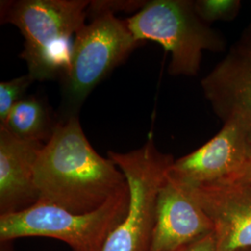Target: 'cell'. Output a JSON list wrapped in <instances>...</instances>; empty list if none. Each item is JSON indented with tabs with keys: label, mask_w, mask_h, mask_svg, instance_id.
Here are the masks:
<instances>
[{
	"label": "cell",
	"mask_w": 251,
	"mask_h": 251,
	"mask_svg": "<svg viewBox=\"0 0 251 251\" xmlns=\"http://www.w3.org/2000/svg\"><path fill=\"white\" fill-rule=\"evenodd\" d=\"M35 182L40 201L76 214L98 209L127 188L120 169L91 146L77 115L58 122L39 152Z\"/></svg>",
	"instance_id": "obj_1"
},
{
	"label": "cell",
	"mask_w": 251,
	"mask_h": 251,
	"mask_svg": "<svg viewBox=\"0 0 251 251\" xmlns=\"http://www.w3.org/2000/svg\"><path fill=\"white\" fill-rule=\"evenodd\" d=\"M90 4L88 0L1 1V24L17 27L24 36L20 57L34 81L65 75L72 37L85 25Z\"/></svg>",
	"instance_id": "obj_2"
},
{
	"label": "cell",
	"mask_w": 251,
	"mask_h": 251,
	"mask_svg": "<svg viewBox=\"0 0 251 251\" xmlns=\"http://www.w3.org/2000/svg\"><path fill=\"white\" fill-rule=\"evenodd\" d=\"M129 201L128 185L98 209L85 214L38 200L22 211L0 216V241L50 237L67 244L72 251H102L110 234L126 215Z\"/></svg>",
	"instance_id": "obj_3"
},
{
	"label": "cell",
	"mask_w": 251,
	"mask_h": 251,
	"mask_svg": "<svg viewBox=\"0 0 251 251\" xmlns=\"http://www.w3.org/2000/svg\"><path fill=\"white\" fill-rule=\"evenodd\" d=\"M126 22L139 43L156 42L171 53L172 75H196L203 51L222 50L225 45L198 17L193 1H149Z\"/></svg>",
	"instance_id": "obj_4"
},
{
	"label": "cell",
	"mask_w": 251,
	"mask_h": 251,
	"mask_svg": "<svg viewBox=\"0 0 251 251\" xmlns=\"http://www.w3.org/2000/svg\"><path fill=\"white\" fill-rule=\"evenodd\" d=\"M138 45L126 20L111 12L92 16L74 38L59 121L76 116L92 90Z\"/></svg>",
	"instance_id": "obj_5"
},
{
	"label": "cell",
	"mask_w": 251,
	"mask_h": 251,
	"mask_svg": "<svg viewBox=\"0 0 251 251\" xmlns=\"http://www.w3.org/2000/svg\"><path fill=\"white\" fill-rule=\"evenodd\" d=\"M108 157L125 175L130 201L124 220L110 234L102 251H149L158 193L174 159L156 148L152 136L139 149L109 151Z\"/></svg>",
	"instance_id": "obj_6"
},
{
	"label": "cell",
	"mask_w": 251,
	"mask_h": 251,
	"mask_svg": "<svg viewBox=\"0 0 251 251\" xmlns=\"http://www.w3.org/2000/svg\"><path fill=\"white\" fill-rule=\"evenodd\" d=\"M251 164V136L241 126L225 122L209 142L174 160L170 174L186 184L233 181Z\"/></svg>",
	"instance_id": "obj_7"
},
{
	"label": "cell",
	"mask_w": 251,
	"mask_h": 251,
	"mask_svg": "<svg viewBox=\"0 0 251 251\" xmlns=\"http://www.w3.org/2000/svg\"><path fill=\"white\" fill-rule=\"evenodd\" d=\"M181 183L210 220L216 251L251 249V185L236 181Z\"/></svg>",
	"instance_id": "obj_8"
},
{
	"label": "cell",
	"mask_w": 251,
	"mask_h": 251,
	"mask_svg": "<svg viewBox=\"0 0 251 251\" xmlns=\"http://www.w3.org/2000/svg\"><path fill=\"white\" fill-rule=\"evenodd\" d=\"M211 233V222L203 208L169 171L157 197L149 251H178Z\"/></svg>",
	"instance_id": "obj_9"
},
{
	"label": "cell",
	"mask_w": 251,
	"mask_h": 251,
	"mask_svg": "<svg viewBox=\"0 0 251 251\" xmlns=\"http://www.w3.org/2000/svg\"><path fill=\"white\" fill-rule=\"evenodd\" d=\"M44 145L22 140L0 126V216L22 211L39 200L35 168Z\"/></svg>",
	"instance_id": "obj_10"
},
{
	"label": "cell",
	"mask_w": 251,
	"mask_h": 251,
	"mask_svg": "<svg viewBox=\"0 0 251 251\" xmlns=\"http://www.w3.org/2000/svg\"><path fill=\"white\" fill-rule=\"evenodd\" d=\"M216 115L224 122L241 126L251 138V58L234 52L201 82Z\"/></svg>",
	"instance_id": "obj_11"
},
{
	"label": "cell",
	"mask_w": 251,
	"mask_h": 251,
	"mask_svg": "<svg viewBox=\"0 0 251 251\" xmlns=\"http://www.w3.org/2000/svg\"><path fill=\"white\" fill-rule=\"evenodd\" d=\"M58 122L54 120L45 101L32 95L17 102L0 126L22 140L46 144L53 134Z\"/></svg>",
	"instance_id": "obj_12"
},
{
	"label": "cell",
	"mask_w": 251,
	"mask_h": 251,
	"mask_svg": "<svg viewBox=\"0 0 251 251\" xmlns=\"http://www.w3.org/2000/svg\"><path fill=\"white\" fill-rule=\"evenodd\" d=\"M240 6L241 2L238 0H199L194 2L198 17L207 23L234 18Z\"/></svg>",
	"instance_id": "obj_13"
},
{
	"label": "cell",
	"mask_w": 251,
	"mask_h": 251,
	"mask_svg": "<svg viewBox=\"0 0 251 251\" xmlns=\"http://www.w3.org/2000/svg\"><path fill=\"white\" fill-rule=\"evenodd\" d=\"M34 82V79L27 74L13 78L11 80L0 83V122L6 120L11 109L24 99L25 92Z\"/></svg>",
	"instance_id": "obj_14"
},
{
	"label": "cell",
	"mask_w": 251,
	"mask_h": 251,
	"mask_svg": "<svg viewBox=\"0 0 251 251\" xmlns=\"http://www.w3.org/2000/svg\"><path fill=\"white\" fill-rule=\"evenodd\" d=\"M146 1H90V7L88 9V14L95 16L97 14L111 12L116 13L117 11L130 12L143 9Z\"/></svg>",
	"instance_id": "obj_15"
},
{
	"label": "cell",
	"mask_w": 251,
	"mask_h": 251,
	"mask_svg": "<svg viewBox=\"0 0 251 251\" xmlns=\"http://www.w3.org/2000/svg\"><path fill=\"white\" fill-rule=\"evenodd\" d=\"M178 251H216V240L213 233H209Z\"/></svg>",
	"instance_id": "obj_16"
},
{
	"label": "cell",
	"mask_w": 251,
	"mask_h": 251,
	"mask_svg": "<svg viewBox=\"0 0 251 251\" xmlns=\"http://www.w3.org/2000/svg\"><path fill=\"white\" fill-rule=\"evenodd\" d=\"M233 181L242 182V183L251 185V164L237 177V179Z\"/></svg>",
	"instance_id": "obj_17"
},
{
	"label": "cell",
	"mask_w": 251,
	"mask_h": 251,
	"mask_svg": "<svg viewBox=\"0 0 251 251\" xmlns=\"http://www.w3.org/2000/svg\"><path fill=\"white\" fill-rule=\"evenodd\" d=\"M245 52L248 54V55H249V56H250V57L251 58V49L250 50H249V51H245Z\"/></svg>",
	"instance_id": "obj_18"
},
{
	"label": "cell",
	"mask_w": 251,
	"mask_h": 251,
	"mask_svg": "<svg viewBox=\"0 0 251 251\" xmlns=\"http://www.w3.org/2000/svg\"><path fill=\"white\" fill-rule=\"evenodd\" d=\"M237 251H251V249H244V250H240Z\"/></svg>",
	"instance_id": "obj_19"
},
{
	"label": "cell",
	"mask_w": 251,
	"mask_h": 251,
	"mask_svg": "<svg viewBox=\"0 0 251 251\" xmlns=\"http://www.w3.org/2000/svg\"><path fill=\"white\" fill-rule=\"evenodd\" d=\"M2 251H4V250H2Z\"/></svg>",
	"instance_id": "obj_20"
}]
</instances>
